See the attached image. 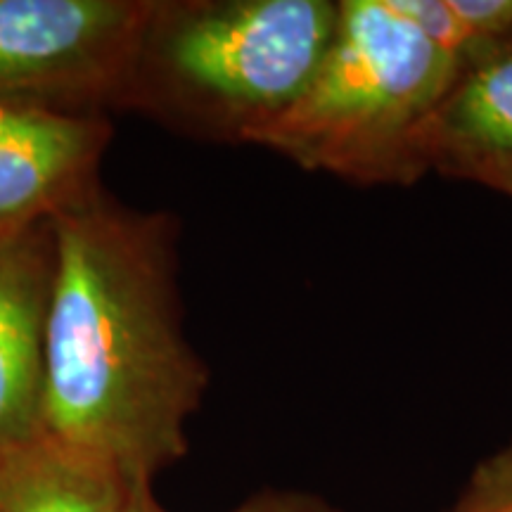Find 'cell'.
<instances>
[{"instance_id":"cell-6","label":"cell","mask_w":512,"mask_h":512,"mask_svg":"<svg viewBox=\"0 0 512 512\" xmlns=\"http://www.w3.org/2000/svg\"><path fill=\"white\" fill-rule=\"evenodd\" d=\"M53 223L0 238V458L41 437Z\"/></svg>"},{"instance_id":"cell-1","label":"cell","mask_w":512,"mask_h":512,"mask_svg":"<svg viewBox=\"0 0 512 512\" xmlns=\"http://www.w3.org/2000/svg\"><path fill=\"white\" fill-rule=\"evenodd\" d=\"M41 437L98 463L131 491L188 453L185 425L209 370L183 332L176 223L95 188L50 219Z\"/></svg>"},{"instance_id":"cell-11","label":"cell","mask_w":512,"mask_h":512,"mask_svg":"<svg viewBox=\"0 0 512 512\" xmlns=\"http://www.w3.org/2000/svg\"><path fill=\"white\" fill-rule=\"evenodd\" d=\"M126 512H166L155 501L152 489L133 491L131 503ZM235 512H337L332 505L320 501L316 496L292 494V491H268V494L254 496L252 501L240 505Z\"/></svg>"},{"instance_id":"cell-5","label":"cell","mask_w":512,"mask_h":512,"mask_svg":"<svg viewBox=\"0 0 512 512\" xmlns=\"http://www.w3.org/2000/svg\"><path fill=\"white\" fill-rule=\"evenodd\" d=\"M110 138L100 112L0 100V238L91 195Z\"/></svg>"},{"instance_id":"cell-7","label":"cell","mask_w":512,"mask_h":512,"mask_svg":"<svg viewBox=\"0 0 512 512\" xmlns=\"http://www.w3.org/2000/svg\"><path fill=\"white\" fill-rule=\"evenodd\" d=\"M422 169L477 181L512 164V38L458 74L418 138Z\"/></svg>"},{"instance_id":"cell-8","label":"cell","mask_w":512,"mask_h":512,"mask_svg":"<svg viewBox=\"0 0 512 512\" xmlns=\"http://www.w3.org/2000/svg\"><path fill=\"white\" fill-rule=\"evenodd\" d=\"M131 496L110 470L43 437L0 458V512H126Z\"/></svg>"},{"instance_id":"cell-9","label":"cell","mask_w":512,"mask_h":512,"mask_svg":"<svg viewBox=\"0 0 512 512\" xmlns=\"http://www.w3.org/2000/svg\"><path fill=\"white\" fill-rule=\"evenodd\" d=\"M394 5L458 62L460 72L512 38V0H394Z\"/></svg>"},{"instance_id":"cell-2","label":"cell","mask_w":512,"mask_h":512,"mask_svg":"<svg viewBox=\"0 0 512 512\" xmlns=\"http://www.w3.org/2000/svg\"><path fill=\"white\" fill-rule=\"evenodd\" d=\"M337 17L335 0H152L117 107L252 145L306 91Z\"/></svg>"},{"instance_id":"cell-3","label":"cell","mask_w":512,"mask_h":512,"mask_svg":"<svg viewBox=\"0 0 512 512\" xmlns=\"http://www.w3.org/2000/svg\"><path fill=\"white\" fill-rule=\"evenodd\" d=\"M458 74V62L394 0H339L311 83L252 145L344 181L413 183L425 174L422 128Z\"/></svg>"},{"instance_id":"cell-4","label":"cell","mask_w":512,"mask_h":512,"mask_svg":"<svg viewBox=\"0 0 512 512\" xmlns=\"http://www.w3.org/2000/svg\"><path fill=\"white\" fill-rule=\"evenodd\" d=\"M152 0H0V100L117 107Z\"/></svg>"},{"instance_id":"cell-10","label":"cell","mask_w":512,"mask_h":512,"mask_svg":"<svg viewBox=\"0 0 512 512\" xmlns=\"http://www.w3.org/2000/svg\"><path fill=\"white\" fill-rule=\"evenodd\" d=\"M456 512H512V446L477 467Z\"/></svg>"},{"instance_id":"cell-12","label":"cell","mask_w":512,"mask_h":512,"mask_svg":"<svg viewBox=\"0 0 512 512\" xmlns=\"http://www.w3.org/2000/svg\"><path fill=\"white\" fill-rule=\"evenodd\" d=\"M475 183L489 185V188L503 192L505 197H510L512 200V164L501 166V169H494V171H486V174L479 176Z\"/></svg>"}]
</instances>
